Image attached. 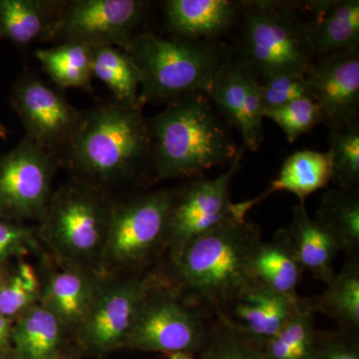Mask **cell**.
Instances as JSON below:
<instances>
[{
	"mask_svg": "<svg viewBox=\"0 0 359 359\" xmlns=\"http://www.w3.org/2000/svg\"><path fill=\"white\" fill-rule=\"evenodd\" d=\"M309 299L314 313L332 318L339 328L359 334V255L346 256L325 292Z\"/></svg>",
	"mask_w": 359,
	"mask_h": 359,
	"instance_id": "23",
	"label": "cell"
},
{
	"mask_svg": "<svg viewBox=\"0 0 359 359\" xmlns=\"http://www.w3.org/2000/svg\"><path fill=\"white\" fill-rule=\"evenodd\" d=\"M309 297L289 323L262 346L264 359H313L318 330Z\"/></svg>",
	"mask_w": 359,
	"mask_h": 359,
	"instance_id": "27",
	"label": "cell"
},
{
	"mask_svg": "<svg viewBox=\"0 0 359 359\" xmlns=\"http://www.w3.org/2000/svg\"><path fill=\"white\" fill-rule=\"evenodd\" d=\"M145 4L137 0H78L54 21L51 34L65 42L107 44L126 49L136 35Z\"/></svg>",
	"mask_w": 359,
	"mask_h": 359,
	"instance_id": "12",
	"label": "cell"
},
{
	"mask_svg": "<svg viewBox=\"0 0 359 359\" xmlns=\"http://www.w3.org/2000/svg\"><path fill=\"white\" fill-rule=\"evenodd\" d=\"M7 266H8V264L0 266V283H1L2 278H4V275H6Z\"/></svg>",
	"mask_w": 359,
	"mask_h": 359,
	"instance_id": "40",
	"label": "cell"
},
{
	"mask_svg": "<svg viewBox=\"0 0 359 359\" xmlns=\"http://www.w3.org/2000/svg\"><path fill=\"white\" fill-rule=\"evenodd\" d=\"M45 72L60 88L87 89L92 75V46L82 42H65L35 51Z\"/></svg>",
	"mask_w": 359,
	"mask_h": 359,
	"instance_id": "28",
	"label": "cell"
},
{
	"mask_svg": "<svg viewBox=\"0 0 359 359\" xmlns=\"http://www.w3.org/2000/svg\"><path fill=\"white\" fill-rule=\"evenodd\" d=\"M70 167L97 187L131 179L150 158L142 105L106 104L82 116L66 144Z\"/></svg>",
	"mask_w": 359,
	"mask_h": 359,
	"instance_id": "3",
	"label": "cell"
},
{
	"mask_svg": "<svg viewBox=\"0 0 359 359\" xmlns=\"http://www.w3.org/2000/svg\"><path fill=\"white\" fill-rule=\"evenodd\" d=\"M256 282L278 294L297 297L304 269L297 259L285 229L276 231L271 242L262 241L252 263Z\"/></svg>",
	"mask_w": 359,
	"mask_h": 359,
	"instance_id": "22",
	"label": "cell"
},
{
	"mask_svg": "<svg viewBox=\"0 0 359 359\" xmlns=\"http://www.w3.org/2000/svg\"><path fill=\"white\" fill-rule=\"evenodd\" d=\"M304 77L330 128L358 117L359 47L311 61Z\"/></svg>",
	"mask_w": 359,
	"mask_h": 359,
	"instance_id": "14",
	"label": "cell"
},
{
	"mask_svg": "<svg viewBox=\"0 0 359 359\" xmlns=\"http://www.w3.org/2000/svg\"><path fill=\"white\" fill-rule=\"evenodd\" d=\"M285 230L304 271L327 285L335 275L334 257L341 250L334 236L309 216L306 202L301 201L292 208V221Z\"/></svg>",
	"mask_w": 359,
	"mask_h": 359,
	"instance_id": "20",
	"label": "cell"
},
{
	"mask_svg": "<svg viewBox=\"0 0 359 359\" xmlns=\"http://www.w3.org/2000/svg\"><path fill=\"white\" fill-rule=\"evenodd\" d=\"M244 150L241 149L229 169L217 178L200 177L177 190L168 231V264L176 262L194 238L230 222L245 219L259 203L257 198L237 204L231 200V179L240 170Z\"/></svg>",
	"mask_w": 359,
	"mask_h": 359,
	"instance_id": "9",
	"label": "cell"
},
{
	"mask_svg": "<svg viewBox=\"0 0 359 359\" xmlns=\"http://www.w3.org/2000/svg\"><path fill=\"white\" fill-rule=\"evenodd\" d=\"M11 105L26 130V138L52 151L66 146L82 115L39 78H21L14 87Z\"/></svg>",
	"mask_w": 359,
	"mask_h": 359,
	"instance_id": "13",
	"label": "cell"
},
{
	"mask_svg": "<svg viewBox=\"0 0 359 359\" xmlns=\"http://www.w3.org/2000/svg\"><path fill=\"white\" fill-rule=\"evenodd\" d=\"M313 359H359V334L337 327L318 330Z\"/></svg>",
	"mask_w": 359,
	"mask_h": 359,
	"instance_id": "36",
	"label": "cell"
},
{
	"mask_svg": "<svg viewBox=\"0 0 359 359\" xmlns=\"http://www.w3.org/2000/svg\"><path fill=\"white\" fill-rule=\"evenodd\" d=\"M0 359H20L18 354L14 353L13 349L6 351V353H0Z\"/></svg>",
	"mask_w": 359,
	"mask_h": 359,
	"instance_id": "38",
	"label": "cell"
},
{
	"mask_svg": "<svg viewBox=\"0 0 359 359\" xmlns=\"http://www.w3.org/2000/svg\"><path fill=\"white\" fill-rule=\"evenodd\" d=\"M13 320L0 313V353L13 349Z\"/></svg>",
	"mask_w": 359,
	"mask_h": 359,
	"instance_id": "37",
	"label": "cell"
},
{
	"mask_svg": "<svg viewBox=\"0 0 359 359\" xmlns=\"http://www.w3.org/2000/svg\"><path fill=\"white\" fill-rule=\"evenodd\" d=\"M60 359H76L74 358V356L72 355H62L61 356Z\"/></svg>",
	"mask_w": 359,
	"mask_h": 359,
	"instance_id": "41",
	"label": "cell"
},
{
	"mask_svg": "<svg viewBox=\"0 0 359 359\" xmlns=\"http://www.w3.org/2000/svg\"><path fill=\"white\" fill-rule=\"evenodd\" d=\"M42 282L41 304L57 316L67 332L84 323L103 278L88 269L59 266Z\"/></svg>",
	"mask_w": 359,
	"mask_h": 359,
	"instance_id": "17",
	"label": "cell"
},
{
	"mask_svg": "<svg viewBox=\"0 0 359 359\" xmlns=\"http://www.w3.org/2000/svg\"><path fill=\"white\" fill-rule=\"evenodd\" d=\"M208 97L219 115L242 136L244 148L257 152L264 139V107L259 82L240 62L229 60Z\"/></svg>",
	"mask_w": 359,
	"mask_h": 359,
	"instance_id": "15",
	"label": "cell"
},
{
	"mask_svg": "<svg viewBox=\"0 0 359 359\" xmlns=\"http://www.w3.org/2000/svg\"><path fill=\"white\" fill-rule=\"evenodd\" d=\"M214 320L167 282L161 271H154L124 347L168 355L200 353Z\"/></svg>",
	"mask_w": 359,
	"mask_h": 359,
	"instance_id": "8",
	"label": "cell"
},
{
	"mask_svg": "<svg viewBox=\"0 0 359 359\" xmlns=\"http://www.w3.org/2000/svg\"><path fill=\"white\" fill-rule=\"evenodd\" d=\"M177 190H158L113 203L98 275L140 273L166 254Z\"/></svg>",
	"mask_w": 359,
	"mask_h": 359,
	"instance_id": "7",
	"label": "cell"
},
{
	"mask_svg": "<svg viewBox=\"0 0 359 359\" xmlns=\"http://www.w3.org/2000/svg\"><path fill=\"white\" fill-rule=\"evenodd\" d=\"M242 8L231 0H168V25L181 39L205 41L226 32Z\"/></svg>",
	"mask_w": 359,
	"mask_h": 359,
	"instance_id": "19",
	"label": "cell"
},
{
	"mask_svg": "<svg viewBox=\"0 0 359 359\" xmlns=\"http://www.w3.org/2000/svg\"><path fill=\"white\" fill-rule=\"evenodd\" d=\"M261 242L256 224L245 219L230 222L194 238L161 273L188 301L218 318L256 282L252 263Z\"/></svg>",
	"mask_w": 359,
	"mask_h": 359,
	"instance_id": "1",
	"label": "cell"
},
{
	"mask_svg": "<svg viewBox=\"0 0 359 359\" xmlns=\"http://www.w3.org/2000/svg\"><path fill=\"white\" fill-rule=\"evenodd\" d=\"M316 219L334 236L346 256L359 255L358 190L328 189L321 197Z\"/></svg>",
	"mask_w": 359,
	"mask_h": 359,
	"instance_id": "25",
	"label": "cell"
},
{
	"mask_svg": "<svg viewBox=\"0 0 359 359\" xmlns=\"http://www.w3.org/2000/svg\"><path fill=\"white\" fill-rule=\"evenodd\" d=\"M264 118L278 125L290 143H294L302 134L323 123L320 105L311 97L299 99L275 109L266 110Z\"/></svg>",
	"mask_w": 359,
	"mask_h": 359,
	"instance_id": "33",
	"label": "cell"
},
{
	"mask_svg": "<svg viewBox=\"0 0 359 359\" xmlns=\"http://www.w3.org/2000/svg\"><path fill=\"white\" fill-rule=\"evenodd\" d=\"M47 4L36 0H0V35L16 44L34 41L52 26Z\"/></svg>",
	"mask_w": 359,
	"mask_h": 359,
	"instance_id": "30",
	"label": "cell"
},
{
	"mask_svg": "<svg viewBox=\"0 0 359 359\" xmlns=\"http://www.w3.org/2000/svg\"><path fill=\"white\" fill-rule=\"evenodd\" d=\"M140 75V97L171 101L192 93L208 95L217 75L230 60L207 41L167 39L152 33L135 35L124 50Z\"/></svg>",
	"mask_w": 359,
	"mask_h": 359,
	"instance_id": "4",
	"label": "cell"
},
{
	"mask_svg": "<svg viewBox=\"0 0 359 359\" xmlns=\"http://www.w3.org/2000/svg\"><path fill=\"white\" fill-rule=\"evenodd\" d=\"M55 162L50 151L25 138L0 157V219L39 221L52 196Z\"/></svg>",
	"mask_w": 359,
	"mask_h": 359,
	"instance_id": "10",
	"label": "cell"
},
{
	"mask_svg": "<svg viewBox=\"0 0 359 359\" xmlns=\"http://www.w3.org/2000/svg\"><path fill=\"white\" fill-rule=\"evenodd\" d=\"M154 271L135 273L116 280H102L84 323L75 332L85 349L104 354L124 347L142 299Z\"/></svg>",
	"mask_w": 359,
	"mask_h": 359,
	"instance_id": "11",
	"label": "cell"
},
{
	"mask_svg": "<svg viewBox=\"0 0 359 359\" xmlns=\"http://www.w3.org/2000/svg\"><path fill=\"white\" fill-rule=\"evenodd\" d=\"M302 6L314 54L325 56L359 47L358 0H313Z\"/></svg>",
	"mask_w": 359,
	"mask_h": 359,
	"instance_id": "18",
	"label": "cell"
},
{
	"mask_svg": "<svg viewBox=\"0 0 359 359\" xmlns=\"http://www.w3.org/2000/svg\"><path fill=\"white\" fill-rule=\"evenodd\" d=\"M112 204L99 187L83 180L70 182L52 193L36 237L59 266L98 275Z\"/></svg>",
	"mask_w": 359,
	"mask_h": 359,
	"instance_id": "5",
	"label": "cell"
},
{
	"mask_svg": "<svg viewBox=\"0 0 359 359\" xmlns=\"http://www.w3.org/2000/svg\"><path fill=\"white\" fill-rule=\"evenodd\" d=\"M170 359H195L193 354L189 353H174L170 354Z\"/></svg>",
	"mask_w": 359,
	"mask_h": 359,
	"instance_id": "39",
	"label": "cell"
},
{
	"mask_svg": "<svg viewBox=\"0 0 359 359\" xmlns=\"http://www.w3.org/2000/svg\"><path fill=\"white\" fill-rule=\"evenodd\" d=\"M36 230L23 224L0 219V266L13 259H22L39 249Z\"/></svg>",
	"mask_w": 359,
	"mask_h": 359,
	"instance_id": "35",
	"label": "cell"
},
{
	"mask_svg": "<svg viewBox=\"0 0 359 359\" xmlns=\"http://www.w3.org/2000/svg\"><path fill=\"white\" fill-rule=\"evenodd\" d=\"M332 163V179L344 190H358L359 122L358 118L330 128L328 137Z\"/></svg>",
	"mask_w": 359,
	"mask_h": 359,
	"instance_id": "31",
	"label": "cell"
},
{
	"mask_svg": "<svg viewBox=\"0 0 359 359\" xmlns=\"http://www.w3.org/2000/svg\"><path fill=\"white\" fill-rule=\"evenodd\" d=\"M332 179V158L327 151H297L285 161L269 190L257 199L261 202L273 193L287 191L306 202L309 196L327 187Z\"/></svg>",
	"mask_w": 359,
	"mask_h": 359,
	"instance_id": "24",
	"label": "cell"
},
{
	"mask_svg": "<svg viewBox=\"0 0 359 359\" xmlns=\"http://www.w3.org/2000/svg\"><path fill=\"white\" fill-rule=\"evenodd\" d=\"M92 75L111 90L117 102L142 105L139 100L140 75L124 51L112 45L92 46Z\"/></svg>",
	"mask_w": 359,
	"mask_h": 359,
	"instance_id": "26",
	"label": "cell"
},
{
	"mask_svg": "<svg viewBox=\"0 0 359 359\" xmlns=\"http://www.w3.org/2000/svg\"><path fill=\"white\" fill-rule=\"evenodd\" d=\"M148 125L158 181L200 178L208 170L231 165L241 151L228 123L204 93L175 99Z\"/></svg>",
	"mask_w": 359,
	"mask_h": 359,
	"instance_id": "2",
	"label": "cell"
},
{
	"mask_svg": "<svg viewBox=\"0 0 359 359\" xmlns=\"http://www.w3.org/2000/svg\"><path fill=\"white\" fill-rule=\"evenodd\" d=\"M304 297L278 294L254 282L217 318L226 321L261 348L275 337L301 308Z\"/></svg>",
	"mask_w": 359,
	"mask_h": 359,
	"instance_id": "16",
	"label": "cell"
},
{
	"mask_svg": "<svg viewBox=\"0 0 359 359\" xmlns=\"http://www.w3.org/2000/svg\"><path fill=\"white\" fill-rule=\"evenodd\" d=\"M259 84L264 112L306 97L313 98L304 74L276 75Z\"/></svg>",
	"mask_w": 359,
	"mask_h": 359,
	"instance_id": "34",
	"label": "cell"
},
{
	"mask_svg": "<svg viewBox=\"0 0 359 359\" xmlns=\"http://www.w3.org/2000/svg\"><path fill=\"white\" fill-rule=\"evenodd\" d=\"M42 280L36 269L25 259H18L13 268L7 266L0 283V313L15 321L23 313L41 302Z\"/></svg>",
	"mask_w": 359,
	"mask_h": 359,
	"instance_id": "29",
	"label": "cell"
},
{
	"mask_svg": "<svg viewBox=\"0 0 359 359\" xmlns=\"http://www.w3.org/2000/svg\"><path fill=\"white\" fill-rule=\"evenodd\" d=\"M67 330L43 304L14 321L13 349L20 359H60Z\"/></svg>",
	"mask_w": 359,
	"mask_h": 359,
	"instance_id": "21",
	"label": "cell"
},
{
	"mask_svg": "<svg viewBox=\"0 0 359 359\" xmlns=\"http://www.w3.org/2000/svg\"><path fill=\"white\" fill-rule=\"evenodd\" d=\"M241 30V63L259 82L282 74H304L313 49L304 13L294 2L249 1Z\"/></svg>",
	"mask_w": 359,
	"mask_h": 359,
	"instance_id": "6",
	"label": "cell"
},
{
	"mask_svg": "<svg viewBox=\"0 0 359 359\" xmlns=\"http://www.w3.org/2000/svg\"><path fill=\"white\" fill-rule=\"evenodd\" d=\"M199 353L201 359H264L259 347L217 318Z\"/></svg>",
	"mask_w": 359,
	"mask_h": 359,
	"instance_id": "32",
	"label": "cell"
}]
</instances>
